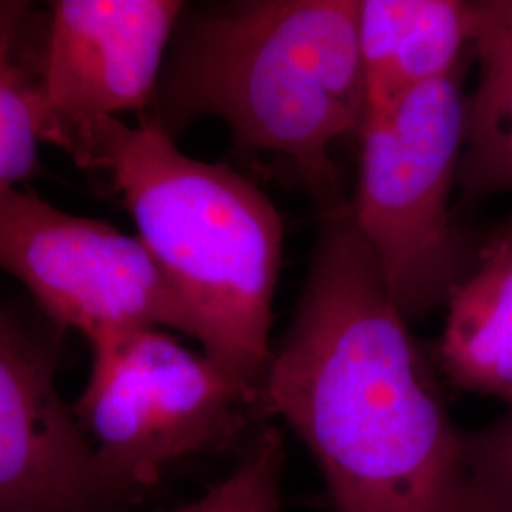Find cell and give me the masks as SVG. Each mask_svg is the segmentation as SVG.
Instances as JSON below:
<instances>
[{"instance_id": "cell-1", "label": "cell", "mask_w": 512, "mask_h": 512, "mask_svg": "<svg viewBox=\"0 0 512 512\" xmlns=\"http://www.w3.org/2000/svg\"><path fill=\"white\" fill-rule=\"evenodd\" d=\"M325 478L334 512H490L433 366L351 205L323 209L293 319L258 391Z\"/></svg>"}, {"instance_id": "cell-2", "label": "cell", "mask_w": 512, "mask_h": 512, "mask_svg": "<svg viewBox=\"0 0 512 512\" xmlns=\"http://www.w3.org/2000/svg\"><path fill=\"white\" fill-rule=\"evenodd\" d=\"M57 147L109 171L139 239L190 313L203 355L260 391L283 247L270 198L236 169L183 154L156 120L137 128L95 120Z\"/></svg>"}, {"instance_id": "cell-3", "label": "cell", "mask_w": 512, "mask_h": 512, "mask_svg": "<svg viewBox=\"0 0 512 512\" xmlns=\"http://www.w3.org/2000/svg\"><path fill=\"white\" fill-rule=\"evenodd\" d=\"M357 18L359 0H268L188 19L164 65L156 122L173 139L217 116L239 150L291 160L325 209L344 203L330 147L365 126Z\"/></svg>"}, {"instance_id": "cell-4", "label": "cell", "mask_w": 512, "mask_h": 512, "mask_svg": "<svg viewBox=\"0 0 512 512\" xmlns=\"http://www.w3.org/2000/svg\"><path fill=\"white\" fill-rule=\"evenodd\" d=\"M467 99L454 73L366 116L351 213L406 321L448 304L480 249L452 217Z\"/></svg>"}, {"instance_id": "cell-5", "label": "cell", "mask_w": 512, "mask_h": 512, "mask_svg": "<svg viewBox=\"0 0 512 512\" xmlns=\"http://www.w3.org/2000/svg\"><path fill=\"white\" fill-rule=\"evenodd\" d=\"M73 404L103 476L133 503L184 459L239 452L266 423L258 389L162 329L93 346Z\"/></svg>"}, {"instance_id": "cell-6", "label": "cell", "mask_w": 512, "mask_h": 512, "mask_svg": "<svg viewBox=\"0 0 512 512\" xmlns=\"http://www.w3.org/2000/svg\"><path fill=\"white\" fill-rule=\"evenodd\" d=\"M0 270L92 348L133 330L192 336L190 313L141 239L18 188L0 196Z\"/></svg>"}, {"instance_id": "cell-7", "label": "cell", "mask_w": 512, "mask_h": 512, "mask_svg": "<svg viewBox=\"0 0 512 512\" xmlns=\"http://www.w3.org/2000/svg\"><path fill=\"white\" fill-rule=\"evenodd\" d=\"M177 0H59L38 74L42 141L152 101L183 14Z\"/></svg>"}, {"instance_id": "cell-8", "label": "cell", "mask_w": 512, "mask_h": 512, "mask_svg": "<svg viewBox=\"0 0 512 512\" xmlns=\"http://www.w3.org/2000/svg\"><path fill=\"white\" fill-rule=\"evenodd\" d=\"M55 387V353L0 311V512H129Z\"/></svg>"}, {"instance_id": "cell-9", "label": "cell", "mask_w": 512, "mask_h": 512, "mask_svg": "<svg viewBox=\"0 0 512 512\" xmlns=\"http://www.w3.org/2000/svg\"><path fill=\"white\" fill-rule=\"evenodd\" d=\"M475 31V2L359 0L357 42L366 116L406 93L458 73Z\"/></svg>"}, {"instance_id": "cell-10", "label": "cell", "mask_w": 512, "mask_h": 512, "mask_svg": "<svg viewBox=\"0 0 512 512\" xmlns=\"http://www.w3.org/2000/svg\"><path fill=\"white\" fill-rule=\"evenodd\" d=\"M440 370L456 389L512 408V232L480 247L473 272L452 293L440 336Z\"/></svg>"}, {"instance_id": "cell-11", "label": "cell", "mask_w": 512, "mask_h": 512, "mask_svg": "<svg viewBox=\"0 0 512 512\" xmlns=\"http://www.w3.org/2000/svg\"><path fill=\"white\" fill-rule=\"evenodd\" d=\"M478 80L465 110L458 186L465 202L512 192V0L475 2Z\"/></svg>"}, {"instance_id": "cell-12", "label": "cell", "mask_w": 512, "mask_h": 512, "mask_svg": "<svg viewBox=\"0 0 512 512\" xmlns=\"http://www.w3.org/2000/svg\"><path fill=\"white\" fill-rule=\"evenodd\" d=\"M25 12L19 4H0V196L33 175L42 139L37 80L21 57Z\"/></svg>"}, {"instance_id": "cell-13", "label": "cell", "mask_w": 512, "mask_h": 512, "mask_svg": "<svg viewBox=\"0 0 512 512\" xmlns=\"http://www.w3.org/2000/svg\"><path fill=\"white\" fill-rule=\"evenodd\" d=\"M285 440L262 423L239 452L236 467L202 497L167 512H279Z\"/></svg>"}, {"instance_id": "cell-14", "label": "cell", "mask_w": 512, "mask_h": 512, "mask_svg": "<svg viewBox=\"0 0 512 512\" xmlns=\"http://www.w3.org/2000/svg\"><path fill=\"white\" fill-rule=\"evenodd\" d=\"M465 458L490 512H512V408L463 435Z\"/></svg>"}, {"instance_id": "cell-15", "label": "cell", "mask_w": 512, "mask_h": 512, "mask_svg": "<svg viewBox=\"0 0 512 512\" xmlns=\"http://www.w3.org/2000/svg\"><path fill=\"white\" fill-rule=\"evenodd\" d=\"M507 226H509V230H511V232H512V219H511V222H509V224H507Z\"/></svg>"}]
</instances>
